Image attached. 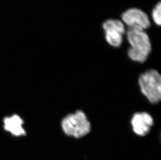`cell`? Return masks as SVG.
I'll return each instance as SVG.
<instances>
[{"label": "cell", "mask_w": 161, "mask_h": 160, "mask_svg": "<svg viewBox=\"0 0 161 160\" xmlns=\"http://www.w3.org/2000/svg\"><path fill=\"white\" fill-rule=\"evenodd\" d=\"M122 19L129 29L144 31L150 27V21L147 14L137 8H131L124 12Z\"/></svg>", "instance_id": "5"}, {"label": "cell", "mask_w": 161, "mask_h": 160, "mask_svg": "<svg viewBox=\"0 0 161 160\" xmlns=\"http://www.w3.org/2000/svg\"><path fill=\"white\" fill-rule=\"evenodd\" d=\"M139 83L144 95L152 104H157L161 98V77L154 70H150L142 74Z\"/></svg>", "instance_id": "3"}, {"label": "cell", "mask_w": 161, "mask_h": 160, "mask_svg": "<svg viewBox=\"0 0 161 160\" xmlns=\"http://www.w3.org/2000/svg\"><path fill=\"white\" fill-rule=\"evenodd\" d=\"M62 127L67 136L76 138L85 136L91 130L89 121L81 111H77L74 114L68 115L64 118L62 122Z\"/></svg>", "instance_id": "2"}, {"label": "cell", "mask_w": 161, "mask_h": 160, "mask_svg": "<svg viewBox=\"0 0 161 160\" xmlns=\"http://www.w3.org/2000/svg\"><path fill=\"white\" fill-rule=\"evenodd\" d=\"M161 2H158L152 12V17L155 24L158 26H161Z\"/></svg>", "instance_id": "8"}, {"label": "cell", "mask_w": 161, "mask_h": 160, "mask_svg": "<svg viewBox=\"0 0 161 160\" xmlns=\"http://www.w3.org/2000/svg\"><path fill=\"white\" fill-rule=\"evenodd\" d=\"M4 123L5 129L15 136H20L26 134L25 131L22 127L23 121L17 115L7 117L4 120Z\"/></svg>", "instance_id": "7"}, {"label": "cell", "mask_w": 161, "mask_h": 160, "mask_svg": "<svg viewBox=\"0 0 161 160\" xmlns=\"http://www.w3.org/2000/svg\"><path fill=\"white\" fill-rule=\"evenodd\" d=\"M127 38L130 45L128 51L129 57L136 62H145L152 48L147 33L144 30L129 29L127 32Z\"/></svg>", "instance_id": "1"}, {"label": "cell", "mask_w": 161, "mask_h": 160, "mask_svg": "<svg viewBox=\"0 0 161 160\" xmlns=\"http://www.w3.org/2000/svg\"><path fill=\"white\" fill-rule=\"evenodd\" d=\"M132 129L139 136H145L149 133L153 124V119L149 113H136L131 119Z\"/></svg>", "instance_id": "6"}, {"label": "cell", "mask_w": 161, "mask_h": 160, "mask_svg": "<svg viewBox=\"0 0 161 160\" xmlns=\"http://www.w3.org/2000/svg\"><path fill=\"white\" fill-rule=\"evenodd\" d=\"M103 29L107 42L113 47H119L123 43V36L126 32L124 23L119 20L108 19L103 24Z\"/></svg>", "instance_id": "4"}]
</instances>
